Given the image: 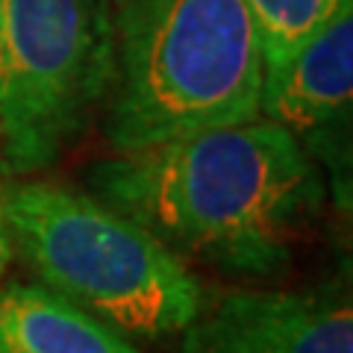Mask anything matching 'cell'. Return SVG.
<instances>
[{
  "instance_id": "1",
  "label": "cell",
  "mask_w": 353,
  "mask_h": 353,
  "mask_svg": "<svg viewBox=\"0 0 353 353\" xmlns=\"http://www.w3.org/2000/svg\"><path fill=\"white\" fill-rule=\"evenodd\" d=\"M92 185L176 256L248 277L283 268L324 203L301 139L262 115L118 153L92 171Z\"/></svg>"
},
{
  "instance_id": "2",
  "label": "cell",
  "mask_w": 353,
  "mask_h": 353,
  "mask_svg": "<svg viewBox=\"0 0 353 353\" xmlns=\"http://www.w3.org/2000/svg\"><path fill=\"white\" fill-rule=\"evenodd\" d=\"M103 132L118 153L259 115L262 44L245 0H109Z\"/></svg>"
},
{
  "instance_id": "3",
  "label": "cell",
  "mask_w": 353,
  "mask_h": 353,
  "mask_svg": "<svg viewBox=\"0 0 353 353\" xmlns=\"http://www.w3.org/2000/svg\"><path fill=\"white\" fill-rule=\"evenodd\" d=\"M12 248L41 285L124 336L183 333L203 292L183 256L92 194L48 180L3 185Z\"/></svg>"
},
{
  "instance_id": "4",
  "label": "cell",
  "mask_w": 353,
  "mask_h": 353,
  "mask_svg": "<svg viewBox=\"0 0 353 353\" xmlns=\"http://www.w3.org/2000/svg\"><path fill=\"white\" fill-rule=\"evenodd\" d=\"M109 65V0H3L0 174L50 168L103 106Z\"/></svg>"
},
{
  "instance_id": "5",
  "label": "cell",
  "mask_w": 353,
  "mask_h": 353,
  "mask_svg": "<svg viewBox=\"0 0 353 353\" xmlns=\"http://www.w3.org/2000/svg\"><path fill=\"white\" fill-rule=\"evenodd\" d=\"M180 353H353L345 289L230 292L183 330Z\"/></svg>"
},
{
  "instance_id": "6",
  "label": "cell",
  "mask_w": 353,
  "mask_h": 353,
  "mask_svg": "<svg viewBox=\"0 0 353 353\" xmlns=\"http://www.w3.org/2000/svg\"><path fill=\"white\" fill-rule=\"evenodd\" d=\"M350 97L353 0H345L289 59L262 71L259 115L301 136L339 121Z\"/></svg>"
},
{
  "instance_id": "7",
  "label": "cell",
  "mask_w": 353,
  "mask_h": 353,
  "mask_svg": "<svg viewBox=\"0 0 353 353\" xmlns=\"http://www.w3.org/2000/svg\"><path fill=\"white\" fill-rule=\"evenodd\" d=\"M0 353H141L97 315L48 285L12 283L0 289Z\"/></svg>"
},
{
  "instance_id": "8",
  "label": "cell",
  "mask_w": 353,
  "mask_h": 353,
  "mask_svg": "<svg viewBox=\"0 0 353 353\" xmlns=\"http://www.w3.org/2000/svg\"><path fill=\"white\" fill-rule=\"evenodd\" d=\"M245 3L259 32L262 65L274 68L289 59L345 0H245Z\"/></svg>"
},
{
  "instance_id": "9",
  "label": "cell",
  "mask_w": 353,
  "mask_h": 353,
  "mask_svg": "<svg viewBox=\"0 0 353 353\" xmlns=\"http://www.w3.org/2000/svg\"><path fill=\"white\" fill-rule=\"evenodd\" d=\"M9 259H12V239H9L6 206H3V185H0V280H3V274H6Z\"/></svg>"
},
{
  "instance_id": "10",
  "label": "cell",
  "mask_w": 353,
  "mask_h": 353,
  "mask_svg": "<svg viewBox=\"0 0 353 353\" xmlns=\"http://www.w3.org/2000/svg\"><path fill=\"white\" fill-rule=\"evenodd\" d=\"M0 3H3V0H0Z\"/></svg>"
}]
</instances>
